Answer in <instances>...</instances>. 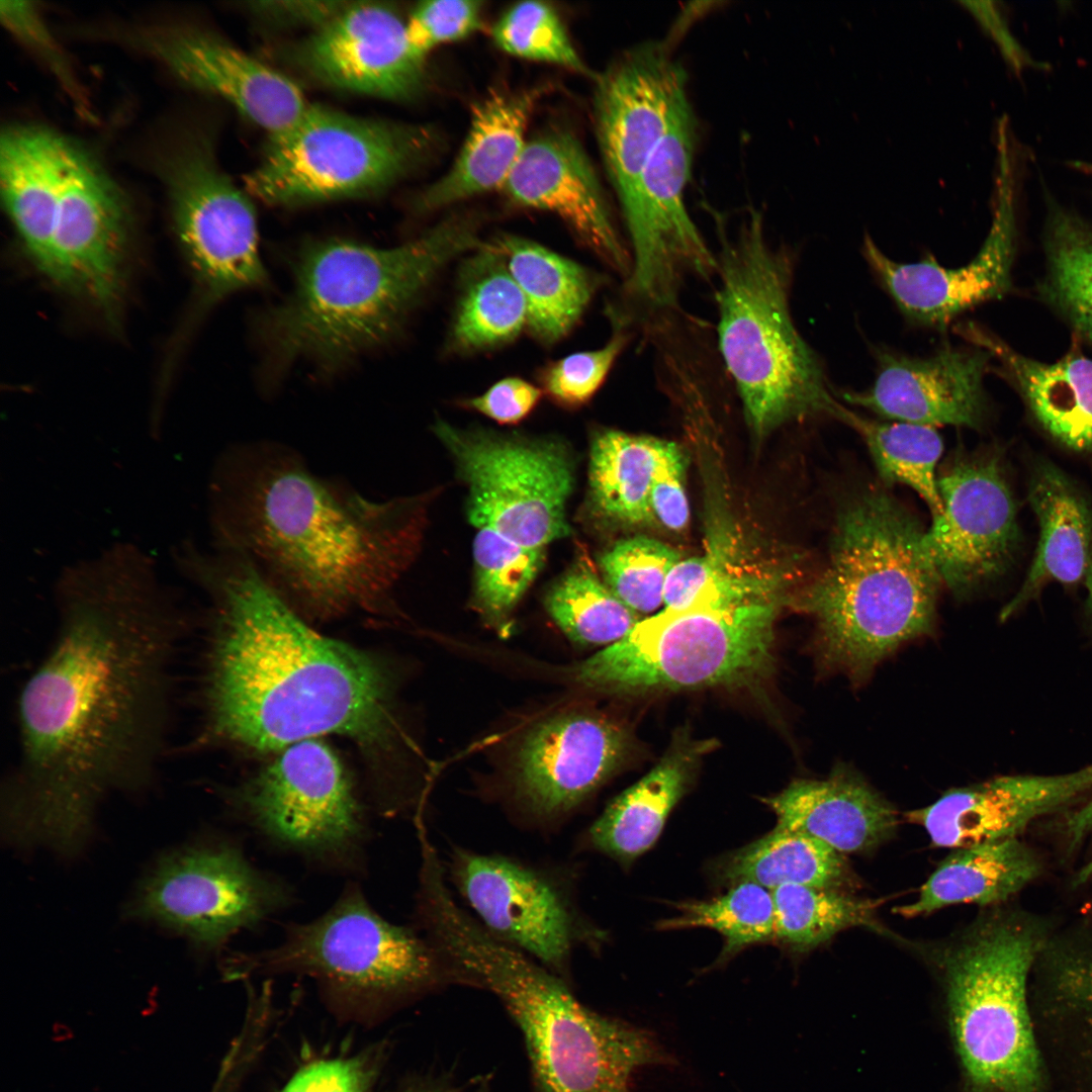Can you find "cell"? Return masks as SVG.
<instances>
[{
    "label": "cell",
    "instance_id": "8992f818",
    "mask_svg": "<svg viewBox=\"0 0 1092 1092\" xmlns=\"http://www.w3.org/2000/svg\"><path fill=\"white\" fill-rule=\"evenodd\" d=\"M434 941L450 984L494 995L520 1028L535 1092H630L633 1073L666 1058L644 1030L579 1002L567 981L458 909Z\"/></svg>",
    "mask_w": 1092,
    "mask_h": 1092
},
{
    "label": "cell",
    "instance_id": "3957f363",
    "mask_svg": "<svg viewBox=\"0 0 1092 1092\" xmlns=\"http://www.w3.org/2000/svg\"><path fill=\"white\" fill-rule=\"evenodd\" d=\"M436 493L374 500L286 446L234 445L208 483L212 546L244 556L310 615L380 614L418 557Z\"/></svg>",
    "mask_w": 1092,
    "mask_h": 1092
},
{
    "label": "cell",
    "instance_id": "f907efd6",
    "mask_svg": "<svg viewBox=\"0 0 1092 1092\" xmlns=\"http://www.w3.org/2000/svg\"><path fill=\"white\" fill-rule=\"evenodd\" d=\"M541 387L518 377L502 378L483 393L466 398L462 404L469 410L505 425L524 420L543 395Z\"/></svg>",
    "mask_w": 1092,
    "mask_h": 1092
},
{
    "label": "cell",
    "instance_id": "d6986e66",
    "mask_svg": "<svg viewBox=\"0 0 1092 1092\" xmlns=\"http://www.w3.org/2000/svg\"><path fill=\"white\" fill-rule=\"evenodd\" d=\"M630 744L626 730L603 715L571 711L549 717L516 747L509 798L529 825L550 828L615 772Z\"/></svg>",
    "mask_w": 1092,
    "mask_h": 1092
},
{
    "label": "cell",
    "instance_id": "bcb514c9",
    "mask_svg": "<svg viewBox=\"0 0 1092 1092\" xmlns=\"http://www.w3.org/2000/svg\"><path fill=\"white\" fill-rule=\"evenodd\" d=\"M491 34L494 43L512 56L597 77L575 51L557 13L543 2L525 1L511 7Z\"/></svg>",
    "mask_w": 1092,
    "mask_h": 1092
},
{
    "label": "cell",
    "instance_id": "ab89813d",
    "mask_svg": "<svg viewBox=\"0 0 1092 1092\" xmlns=\"http://www.w3.org/2000/svg\"><path fill=\"white\" fill-rule=\"evenodd\" d=\"M545 607L563 634L580 646L611 645L640 621L584 560L551 586Z\"/></svg>",
    "mask_w": 1092,
    "mask_h": 1092
},
{
    "label": "cell",
    "instance_id": "ba28073f",
    "mask_svg": "<svg viewBox=\"0 0 1092 1092\" xmlns=\"http://www.w3.org/2000/svg\"><path fill=\"white\" fill-rule=\"evenodd\" d=\"M789 597L777 574L722 563L690 606L640 620L579 663L574 678L613 693L750 687L770 670L774 625Z\"/></svg>",
    "mask_w": 1092,
    "mask_h": 1092
},
{
    "label": "cell",
    "instance_id": "7a4b0ae2",
    "mask_svg": "<svg viewBox=\"0 0 1092 1092\" xmlns=\"http://www.w3.org/2000/svg\"><path fill=\"white\" fill-rule=\"evenodd\" d=\"M172 554L213 605L203 685L212 738L269 750L337 733L388 746L391 685L376 660L311 629L244 556L190 540Z\"/></svg>",
    "mask_w": 1092,
    "mask_h": 1092
},
{
    "label": "cell",
    "instance_id": "52a82bcc",
    "mask_svg": "<svg viewBox=\"0 0 1092 1092\" xmlns=\"http://www.w3.org/2000/svg\"><path fill=\"white\" fill-rule=\"evenodd\" d=\"M717 229L715 343L748 428L762 439L790 423L835 419L841 403L792 315V252L768 242L756 210L734 235Z\"/></svg>",
    "mask_w": 1092,
    "mask_h": 1092
},
{
    "label": "cell",
    "instance_id": "6da1fadb",
    "mask_svg": "<svg viewBox=\"0 0 1092 1092\" xmlns=\"http://www.w3.org/2000/svg\"><path fill=\"white\" fill-rule=\"evenodd\" d=\"M58 625L18 699L7 840L74 855L100 801L149 786L166 741L171 669L187 616L154 559L118 542L65 566Z\"/></svg>",
    "mask_w": 1092,
    "mask_h": 1092
},
{
    "label": "cell",
    "instance_id": "816d5d0a",
    "mask_svg": "<svg viewBox=\"0 0 1092 1092\" xmlns=\"http://www.w3.org/2000/svg\"><path fill=\"white\" fill-rule=\"evenodd\" d=\"M369 1077L357 1059L321 1060L298 1071L282 1092H364Z\"/></svg>",
    "mask_w": 1092,
    "mask_h": 1092
},
{
    "label": "cell",
    "instance_id": "83f0119b",
    "mask_svg": "<svg viewBox=\"0 0 1092 1092\" xmlns=\"http://www.w3.org/2000/svg\"><path fill=\"white\" fill-rule=\"evenodd\" d=\"M777 828L813 837L842 853H863L889 840L896 808L853 768L842 763L822 780L799 779L762 799Z\"/></svg>",
    "mask_w": 1092,
    "mask_h": 1092
},
{
    "label": "cell",
    "instance_id": "5b68a950",
    "mask_svg": "<svg viewBox=\"0 0 1092 1092\" xmlns=\"http://www.w3.org/2000/svg\"><path fill=\"white\" fill-rule=\"evenodd\" d=\"M477 228L475 218L457 215L389 249L342 240L307 244L291 296L261 321L268 350L280 363L306 357L333 368L380 345L449 261L485 244Z\"/></svg>",
    "mask_w": 1092,
    "mask_h": 1092
},
{
    "label": "cell",
    "instance_id": "e0dca14e",
    "mask_svg": "<svg viewBox=\"0 0 1092 1092\" xmlns=\"http://www.w3.org/2000/svg\"><path fill=\"white\" fill-rule=\"evenodd\" d=\"M174 226L208 302L267 282L255 208L202 142H186L167 162Z\"/></svg>",
    "mask_w": 1092,
    "mask_h": 1092
},
{
    "label": "cell",
    "instance_id": "7bdbcfd3",
    "mask_svg": "<svg viewBox=\"0 0 1092 1092\" xmlns=\"http://www.w3.org/2000/svg\"><path fill=\"white\" fill-rule=\"evenodd\" d=\"M1049 298L1092 341V229L1053 207L1048 223Z\"/></svg>",
    "mask_w": 1092,
    "mask_h": 1092
},
{
    "label": "cell",
    "instance_id": "b9f144b4",
    "mask_svg": "<svg viewBox=\"0 0 1092 1092\" xmlns=\"http://www.w3.org/2000/svg\"><path fill=\"white\" fill-rule=\"evenodd\" d=\"M474 605L486 623L502 634L536 578L544 549L518 544L488 527L477 528L473 540Z\"/></svg>",
    "mask_w": 1092,
    "mask_h": 1092
},
{
    "label": "cell",
    "instance_id": "836d02e7",
    "mask_svg": "<svg viewBox=\"0 0 1092 1092\" xmlns=\"http://www.w3.org/2000/svg\"><path fill=\"white\" fill-rule=\"evenodd\" d=\"M494 244L524 295L528 330L545 345L561 340L586 309L600 286V277L522 237L502 235Z\"/></svg>",
    "mask_w": 1092,
    "mask_h": 1092
},
{
    "label": "cell",
    "instance_id": "c3c4849f",
    "mask_svg": "<svg viewBox=\"0 0 1092 1092\" xmlns=\"http://www.w3.org/2000/svg\"><path fill=\"white\" fill-rule=\"evenodd\" d=\"M483 2L439 0L419 3L405 21L406 37L417 56L443 43L463 39L480 29Z\"/></svg>",
    "mask_w": 1092,
    "mask_h": 1092
},
{
    "label": "cell",
    "instance_id": "2e32d148",
    "mask_svg": "<svg viewBox=\"0 0 1092 1092\" xmlns=\"http://www.w3.org/2000/svg\"><path fill=\"white\" fill-rule=\"evenodd\" d=\"M268 840L336 869L355 868L365 830L351 782L337 755L306 739L287 746L236 797Z\"/></svg>",
    "mask_w": 1092,
    "mask_h": 1092
},
{
    "label": "cell",
    "instance_id": "681fc988",
    "mask_svg": "<svg viewBox=\"0 0 1092 1092\" xmlns=\"http://www.w3.org/2000/svg\"><path fill=\"white\" fill-rule=\"evenodd\" d=\"M685 469L684 454L674 443L669 442L653 479L650 507L653 520L674 532L686 529L690 520Z\"/></svg>",
    "mask_w": 1092,
    "mask_h": 1092
},
{
    "label": "cell",
    "instance_id": "9a60e30c",
    "mask_svg": "<svg viewBox=\"0 0 1092 1092\" xmlns=\"http://www.w3.org/2000/svg\"><path fill=\"white\" fill-rule=\"evenodd\" d=\"M434 430L469 487L473 526L530 548L568 535L573 473L559 444L461 431L441 420Z\"/></svg>",
    "mask_w": 1092,
    "mask_h": 1092
},
{
    "label": "cell",
    "instance_id": "11a10c76",
    "mask_svg": "<svg viewBox=\"0 0 1092 1092\" xmlns=\"http://www.w3.org/2000/svg\"><path fill=\"white\" fill-rule=\"evenodd\" d=\"M348 2L340 1H273L256 3L253 10L273 22L290 25H309L314 29L327 23Z\"/></svg>",
    "mask_w": 1092,
    "mask_h": 1092
},
{
    "label": "cell",
    "instance_id": "ee69618b",
    "mask_svg": "<svg viewBox=\"0 0 1092 1092\" xmlns=\"http://www.w3.org/2000/svg\"><path fill=\"white\" fill-rule=\"evenodd\" d=\"M679 915L659 923L660 929L707 927L725 938L722 958L775 938V906L771 891L750 882L733 885L724 895L704 901L680 903Z\"/></svg>",
    "mask_w": 1092,
    "mask_h": 1092
},
{
    "label": "cell",
    "instance_id": "db71d44e",
    "mask_svg": "<svg viewBox=\"0 0 1092 1092\" xmlns=\"http://www.w3.org/2000/svg\"><path fill=\"white\" fill-rule=\"evenodd\" d=\"M721 560L712 555L678 560L669 570L663 588L665 609L681 610L710 581Z\"/></svg>",
    "mask_w": 1092,
    "mask_h": 1092
},
{
    "label": "cell",
    "instance_id": "d4e9b609",
    "mask_svg": "<svg viewBox=\"0 0 1092 1092\" xmlns=\"http://www.w3.org/2000/svg\"><path fill=\"white\" fill-rule=\"evenodd\" d=\"M502 189L518 205L556 214L608 267L624 280L628 277L629 247L586 153L571 132L551 129L528 141Z\"/></svg>",
    "mask_w": 1092,
    "mask_h": 1092
},
{
    "label": "cell",
    "instance_id": "e575fe53",
    "mask_svg": "<svg viewBox=\"0 0 1092 1092\" xmlns=\"http://www.w3.org/2000/svg\"><path fill=\"white\" fill-rule=\"evenodd\" d=\"M1040 864L1017 837L956 848L920 888L916 900L896 908L904 917L961 903L1004 902L1039 873Z\"/></svg>",
    "mask_w": 1092,
    "mask_h": 1092
},
{
    "label": "cell",
    "instance_id": "30bf717a",
    "mask_svg": "<svg viewBox=\"0 0 1092 1092\" xmlns=\"http://www.w3.org/2000/svg\"><path fill=\"white\" fill-rule=\"evenodd\" d=\"M434 145L427 127L311 104L294 125L269 136L246 190L284 206L376 194L423 162Z\"/></svg>",
    "mask_w": 1092,
    "mask_h": 1092
},
{
    "label": "cell",
    "instance_id": "ac0fdd59",
    "mask_svg": "<svg viewBox=\"0 0 1092 1092\" xmlns=\"http://www.w3.org/2000/svg\"><path fill=\"white\" fill-rule=\"evenodd\" d=\"M942 514L924 542L942 584L965 598L1012 565L1020 543L1015 500L996 452L953 453L938 471Z\"/></svg>",
    "mask_w": 1092,
    "mask_h": 1092
},
{
    "label": "cell",
    "instance_id": "f35d334b",
    "mask_svg": "<svg viewBox=\"0 0 1092 1092\" xmlns=\"http://www.w3.org/2000/svg\"><path fill=\"white\" fill-rule=\"evenodd\" d=\"M836 420L864 441L881 480L914 490L928 507L932 520L941 516L938 463L943 442L936 428L904 422H880L841 405Z\"/></svg>",
    "mask_w": 1092,
    "mask_h": 1092
},
{
    "label": "cell",
    "instance_id": "f1b7e54d",
    "mask_svg": "<svg viewBox=\"0 0 1092 1092\" xmlns=\"http://www.w3.org/2000/svg\"><path fill=\"white\" fill-rule=\"evenodd\" d=\"M956 333L995 357L1042 429L1076 452H1092V360L1070 354L1048 364L1029 359L973 323Z\"/></svg>",
    "mask_w": 1092,
    "mask_h": 1092
},
{
    "label": "cell",
    "instance_id": "7402d4cb",
    "mask_svg": "<svg viewBox=\"0 0 1092 1092\" xmlns=\"http://www.w3.org/2000/svg\"><path fill=\"white\" fill-rule=\"evenodd\" d=\"M1000 180L990 233L966 265L949 268L928 256L913 263L889 258L866 237L862 254L899 310L910 322L944 329L976 305L1000 297L1010 286L1014 252L1015 164H1000Z\"/></svg>",
    "mask_w": 1092,
    "mask_h": 1092
},
{
    "label": "cell",
    "instance_id": "f5cc1de1",
    "mask_svg": "<svg viewBox=\"0 0 1092 1092\" xmlns=\"http://www.w3.org/2000/svg\"><path fill=\"white\" fill-rule=\"evenodd\" d=\"M0 11L8 28L40 54L65 86L76 93L77 88L63 56L32 4L23 1H2Z\"/></svg>",
    "mask_w": 1092,
    "mask_h": 1092
},
{
    "label": "cell",
    "instance_id": "f546056e",
    "mask_svg": "<svg viewBox=\"0 0 1092 1092\" xmlns=\"http://www.w3.org/2000/svg\"><path fill=\"white\" fill-rule=\"evenodd\" d=\"M1027 497L1038 523V543L1022 585L1000 613L1002 621L1046 583L1079 582L1092 557V511L1064 471L1051 461L1036 460L1029 472Z\"/></svg>",
    "mask_w": 1092,
    "mask_h": 1092
},
{
    "label": "cell",
    "instance_id": "74e56055",
    "mask_svg": "<svg viewBox=\"0 0 1092 1092\" xmlns=\"http://www.w3.org/2000/svg\"><path fill=\"white\" fill-rule=\"evenodd\" d=\"M669 442L616 430L594 438L589 493L597 512L612 522L637 525L653 520L650 492Z\"/></svg>",
    "mask_w": 1092,
    "mask_h": 1092
},
{
    "label": "cell",
    "instance_id": "9c48e42d",
    "mask_svg": "<svg viewBox=\"0 0 1092 1092\" xmlns=\"http://www.w3.org/2000/svg\"><path fill=\"white\" fill-rule=\"evenodd\" d=\"M1038 933L1003 915L975 922L941 953L947 1018L966 1092H1052L1028 975Z\"/></svg>",
    "mask_w": 1092,
    "mask_h": 1092
},
{
    "label": "cell",
    "instance_id": "f6af8a7d",
    "mask_svg": "<svg viewBox=\"0 0 1092 1092\" xmlns=\"http://www.w3.org/2000/svg\"><path fill=\"white\" fill-rule=\"evenodd\" d=\"M671 546L635 536L617 542L600 558L604 581L628 608L650 613L663 604V588L671 567L680 560Z\"/></svg>",
    "mask_w": 1092,
    "mask_h": 1092
},
{
    "label": "cell",
    "instance_id": "680465c9",
    "mask_svg": "<svg viewBox=\"0 0 1092 1092\" xmlns=\"http://www.w3.org/2000/svg\"><path fill=\"white\" fill-rule=\"evenodd\" d=\"M1092 876V859L1079 872L1077 882L1084 883Z\"/></svg>",
    "mask_w": 1092,
    "mask_h": 1092
},
{
    "label": "cell",
    "instance_id": "7dc6e473",
    "mask_svg": "<svg viewBox=\"0 0 1092 1092\" xmlns=\"http://www.w3.org/2000/svg\"><path fill=\"white\" fill-rule=\"evenodd\" d=\"M610 315L613 333L604 346L564 356L541 368L538 374L540 387L556 402L566 406L587 402L627 347L632 335L631 322L615 309Z\"/></svg>",
    "mask_w": 1092,
    "mask_h": 1092
},
{
    "label": "cell",
    "instance_id": "4fadbf2b",
    "mask_svg": "<svg viewBox=\"0 0 1092 1092\" xmlns=\"http://www.w3.org/2000/svg\"><path fill=\"white\" fill-rule=\"evenodd\" d=\"M445 872L487 931L567 982L574 951L602 939L577 904L573 872L460 846Z\"/></svg>",
    "mask_w": 1092,
    "mask_h": 1092
},
{
    "label": "cell",
    "instance_id": "60d3db41",
    "mask_svg": "<svg viewBox=\"0 0 1092 1092\" xmlns=\"http://www.w3.org/2000/svg\"><path fill=\"white\" fill-rule=\"evenodd\" d=\"M771 895L775 938L795 950L817 947L850 927L877 926V903L847 891L789 884Z\"/></svg>",
    "mask_w": 1092,
    "mask_h": 1092
},
{
    "label": "cell",
    "instance_id": "277c9868",
    "mask_svg": "<svg viewBox=\"0 0 1092 1092\" xmlns=\"http://www.w3.org/2000/svg\"><path fill=\"white\" fill-rule=\"evenodd\" d=\"M925 531L882 485H859L838 500L826 566L787 604L813 618L823 669L858 685L932 631L942 581Z\"/></svg>",
    "mask_w": 1092,
    "mask_h": 1092
},
{
    "label": "cell",
    "instance_id": "1f68e13d",
    "mask_svg": "<svg viewBox=\"0 0 1092 1092\" xmlns=\"http://www.w3.org/2000/svg\"><path fill=\"white\" fill-rule=\"evenodd\" d=\"M64 141L54 130L27 124L8 126L0 141L3 203L25 253L48 279Z\"/></svg>",
    "mask_w": 1092,
    "mask_h": 1092
},
{
    "label": "cell",
    "instance_id": "cb8c5ba5",
    "mask_svg": "<svg viewBox=\"0 0 1092 1092\" xmlns=\"http://www.w3.org/2000/svg\"><path fill=\"white\" fill-rule=\"evenodd\" d=\"M876 358L873 384L840 392L846 402L895 422L933 428L983 425L987 411L983 379L991 358L987 351L945 344L927 357L879 349Z\"/></svg>",
    "mask_w": 1092,
    "mask_h": 1092
},
{
    "label": "cell",
    "instance_id": "7c38bea8",
    "mask_svg": "<svg viewBox=\"0 0 1092 1092\" xmlns=\"http://www.w3.org/2000/svg\"><path fill=\"white\" fill-rule=\"evenodd\" d=\"M690 101L677 111L628 194L619 200L631 269L623 291L632 321L679 304L689 278H715L717 259L685 204L696 145Z\"/></svg>",
    "mask_w": 1092,
    "mask_h": 1092
},
{
    "label": "cell",
    "instance_id": "603a6c76",
    "mask_svg": "<svg viewBox=\"0 0 1092 1092\" xmlns=\"http://www.w3.org/2000/svg\"><path fill=\"white\" fill-rule=\"evenodd\" d=\"M296 58L326 85L379 98L411 99L426 80L425 60L411 48L405 21L380 3L348 2L300 44Z\"/></svg>",
    "mask_w": 1092,
    "mask_h": 1092
},
{
    "label": "cell",
    "instance_id": "9f6ffc18",
    "mask_svg": "<svg viewBox=\"0 0 1092 1092\" xmlns=\"http://www.w3.org/2000/svg\"><path fill=\"white\" fill-rule=\"evenodd\" d=\"M1067 832L1074 843L1092 833V799L1070 817Z\"/></svg>",
    "mask_w": 1092,
    "mask_h": 1092
},
{
    "label": "cell",
    "instance_id": "6f0895ef",
    "mask_svg": "<svg viewBox=\"0 0 1092 1092\" xmlns=\"http://www.w3.org/2000/svg\"><path fill=\"white\" fill-rule=\"evenodd\" d=\"M1084 579H1085V585H1086V588H1087L1088 609H1089V611H1090V613L1092 615V557H1091V560H1090V563H1089V566H1088V569H1087V572H1086V575H1085Z\"/></svg>",
    "mask_w": 1092,
    "mask_h": 1092
},
{
    "label": "cell",
    "instance_id": "4dcf8cb0",
    "mask_svg": "<svg viewBox=\"0 0 1092 1092\" xmlns=\"http://www.w3.org/2000/svg\"><path fill=\"white\" fill-rule=\"evenodd\" d=\"M544 89L491 91L477 102L453 166L423 192L418 208L433 210L503 188L526 146L527 123Z\"/></svg>",
    "mask_w": 1092,
    "mask_h": 1092
},
{
    "label": "cell",
    "instance_id": "44dd1931",
    "mask_svg": "<svg viewBox=\"0 0 1092 1092\" xmlns=\"http://www.w3.org/2000/svg\"><path fill=\"white\" fill-rule=\"evenodd\" d=\"M595 79L597 138L621 200L689 100L687 73L665 42L652 40L625 51Z\"/></svg>",
    "mask_w": 1092,
    "mask_h": 1092
},
{
    "label": "cell",
    "instance_id": "4316f807",
    "mask_svg": "<svg viewBox=\"0 0 1092 1092\" xmlns=\"http://www.w3.org/2000/svg\"><path fill=\"white\" fill-rule=\"evenodd\" d=\"M147 43L179 79L223 98L269 136L294 125L311 105L291 79L208 33L170 28L153 32Z\"/></svg>",
    "mask_w": 1092,
    "mask_h": 1092
},
{
    "label": "cell",
    "instance_id": "5bb4252c",
    "mask_svg": "<svg viewBox=\"0 0 1092 1092\" xmlns=\"http://www.w3.org/2000/svg\"><path fill=\"white\" fill-rule=\"evenodd\" d=\"M290 898L282 882L253 866L234 843L204 841L160 858L139 884L127 914L212 951Z\"/></svg>",
    "mask_w": 1092,
    "mask_h": 1092
},
{
    "label": "cell",
    "instance_id": "d590c367",
    "mask_svg": "<svg viewBox=\"0 0 1092 1092\" xmlns=\"http://www.w3.org/2000/svg\"><path fill=\"white\" fill-rule=\"evenodd\" d=\"M527 324L525 298L504 254L485 243L461 266L450 347L459 353L494 349L515 340Z\"/></svg>",
    "mask_w": 1092,
    "mask_h": 1092
},
{
    "label": "cell",
    "instance_id": "d6a6232c",
    "mask_svg": "<svg viewBox=\"0 0 1092 1092\" xmlns=\"http://www.w3.org/2000/svg\"><path fill=\"white\" fill-rule=\"evenodd\" d=\"M713 746L712 740L678 735L649 772L608 805L585 833L587 844L621 862L649 849Z\"/></svg>",
    "mask_w": 1092,
    "mask_h": 1092
},
{
    "label": "cell",
    "instance_id": "8d00e7d4",
    "mask_svg": "<svg viewBox=\"0 0 1092 1092\" xmlns=\"http://www.w3.org/2000/svg\"><path fill=\"white\" fill-rule=\"evenodd\" d=\"M720 876L731 885L750 882L769 891L789 884L843 891L856 885L845 854L777 827L727 857Z\"/></svg>",
    "mask_w": 1092,
    "mask_h": 1092
},
{
    "label": "cell",
    "instance_id": "8fae6325",
    "mask_svg": "<svg viewBox=\"0 0 1092 1092\" xmlns=\"http://www.w3.org/2000/svg\"><path fill=\"white\" fill-rule=\"evenodd\" d=\"M234 973H296L363 998L406 997L447 986L445 970L422 934L380 916L349 886L322 916L291 924L277 946L235 956Z\"/></svg>",
    "mask_w": 1092,
    "mask_h": 1092
},
{
    "label": "cell",
    "instance_id": "484cf974",
    "mask_svg": "<svg viewBox=\"0 0 1092 1092\" xmlns=\"http://www.w3.org/2000/svg\"><path fill=\"white\" fill-rule=\"evenodd\" d=\"M1092 788V763L1056 776H1008L945 792L905 817L935 846L961 848L1017 837L1034 819Z\"/></svg>",
    "mask_w": 1092,
    "mask_h": 1092
},
{
    "label": "cell",
    "instance_id": "ffe728a7",
    "mask_svg": "<svg viewBox=\"0 0 1092 1092\" xmlns=\"http://www.w3.org/2000/svg\"><path fill=\"white\" fill-rule=\"evenodd\" d=\"M128 235L119 188L88 153L65 139L50 281L112 311L121 293Z\"/></svg>",
    "mask_w": 1092,
    "mask_h": 1092
}]
</instances>
